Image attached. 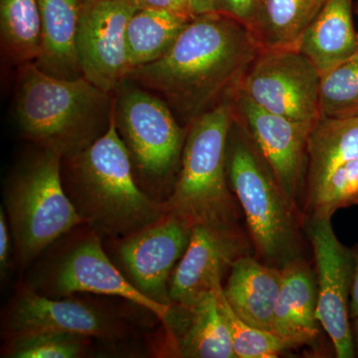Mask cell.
Returning a JSON list of instances; mask_svg holds the SVG:
<instances>
[{"mask_svg":"<svg viewBox=\"0 0 358 358\" xmlns=\"http://www.w3.org/2000/svg\"><path fill=\"white\" fill-rule=\"evenodd\" d=\"M215 291L237 358L277 357L279 353L288 348L275 334L257 329L242 320L228 303L222 285H219Z\"/></svg>","mask_w":358,"mask_h":358,"instance_id":"484cf974","label":"cell"},{"mask_svg":"<svg viewBox=\"0 0 358 358\" xmlns=\"http://www.w3.org/2000/svg\"><path fill=\"white\" fill-rule=\"evenodd\" d=\"M248 138L242 124L233 120L226 154L227 176L243 209L257 253L268 265L284 268L298 259L296 206Z\"/></svg>","mask_w":358,"mask_h":358,"instance_id":"5b68a950","label":"cell"},{"mask_svg":"<svg viewBox=\"0 0 358 358\" xmlns=\"http://www.w3.org/2000/svg\"><path fill=\"white\" fill-rule=\"evenodd\" d=\"M308 197L312 215L333 216L339 208L358 204V159L339 166L308 192Z\"/></svg>","mask_w":358,"mask_h":358,"instance_id":"4316f807","label":"cell"},{"mask_svg":"<svg viewBox=\"0 0 358 358\" xmlns=\"http://www.w3.org/2000/svg\"><path fill=\"white\" fill-rule=\"evenodd\" d=\"M188 22L189 20L167 11L138 9L127 28L129 69L150 64L162 58Z\"/></svg>","mask_w":358,"mask_h":358,"instance_id":"603a6c76","label":"cell"},{"mask_svg":"<svg viewBox=\"0 0 358 358\" xmlns=\"http://www.w3.org/2000/svg\"><path fill=\"white\" fill-rule=\"evenodd\" d=\"M13 336L37 333L76 334L88 338H117L121 322L102 308L75 300H51L22 289L6 317Z\"/></svg>","mask_w":358,"mask_h":358,"instance_id":"9a60e30c","label":"cell"},{"mask_svg":"<svg viewBox=\"0 0 358 358\" xmlns=\"http://www.w3.org/2000/svg\"><path fill=\"white\" fill-rule=\"evenodd\" d=\"M96 1H100V0H82V3H83L84 7L87 6H90V4L95 3Z\"/></svg>","mask_w":358,"mask_h":358,"instance_id":"e575fe53","label":"cell"},{"mask_svg":"<svg viewBox=\"0 0 358 358\" xmlns=\"http://www.w3.org/2000/svg\"><path fill=\"white\" fill-rule=\"evenodd\" d=\"M353 320H355V324H353L352 329L353 341H355V355H357L358 353V317Z\"/></svg>","mask_w":358,"mask_h":358,"instance_id":"d6a6232c","label":"cell"},{"mask_svg":"<svg viewBox=\"0 0 358 358\" xmlns=\"http://www.w3.org/2000/svg\"><path fill=\"white\" fill-rule=\"evenodd\" d=\"M64 159L70 171L69 197L96 232L122 239L166 213L164 204L148 196L134 179L131 155L115 126L114 106L107 131Z\"/></svg>","mask_w":358,"mask_h":358,"instance_id":"7a4b0ae2","label":"cell"},{"mask_svg":"<svg viewBox=\"0 0 358 358\" xmlns=\"http://www.w3.org/2000/svg\"><path fill=\"white\" fill-rule=\"evenodd\" d=\"M322 75L298 50L260 51L239 88L259 107L292 121L320 117Z\"/></svg>","mask_w":358,"mask_h":358,"instance_id":"ba28073f","label":"cell"},{"mask_svg":"<svg viewBox=\"0 0 358 358\" xmlns=\"http://www.w3.org/2000/svg\"><path fill=\"white\" fill-rule=\"evenodd\" d=\"M52 291L57 296L91 293L117 296L154 313L166 322L173 306L150 300L129 281L110 260L96 236H90L73 247L52 275Z\"/></svg>","mask_w":358,"mask_h":358,"instance_id":"5bb4252c","label":"cell"},{"mask_svg":"<svg viewBox=\"0 0 358 358\" xmlns=\"http://www.w3.org/2000/svg\"><path fill=\"white\" fill-rule=\"evenodd\" d=\"M260 51L243 23L200 14L162 58L131 70L127 80L155 92L190 122L233 96Z\"/></svg>","mask_w":358,"mask_h":358,"instance_id":"6da1fadb","label":"cell"},{"mask_svg":"<svg viewBox=\"0 0 358 358\" xmlns=\"http://www.w3.org/2000/svg\"><path fill=\"white\" fill-rule=\"evenodd\" d=\"M8 357L13 358H76L90 338L76 334L37 333L13 336Z\"/></svg>","mask_w":358,"mask_h":358,"instance_id":"83f0119b","label":"cell"},{"mask_svg":"<svg viewBox=\"0 0 358 358\" xmlns=\"http://www.w3.org/2000/svg\"><path fill=\"white\" fill-rule=\"evenodd\" d=\"M357 54L358 55V33H357Z\"/></svg>","mask_w":358,"mask_h":358,"instance_id":"d590c367","label":"cell"},{"mask_svg":"<svg viewBox=\"0 0 358 358\" xmlns=\"http://www.w3.org/2000/svg\"><path fill=\"white\" fill-rule=\"evenodd\" d=\"M327 0H258L247 23L261 51L296 50Z\"/></svg>","mask_w":358,"mask_h":358,"instance_id":"ffe728a7","label":"cell"},{"mask_svg":"<svg viewBox=\"0 0 358 358\" xmlns=\"http://www.w3.org/2000/svg\"><path fill=\"white\" fill-rule=\"evenodd\" d=\"M134 2L138 9L167 11L189 21L203 14L197 0H134Z\"/></svg>","mask_w":358,"mask_h":358,"instance_id":"f1b7e54d","label":"cell"},{"mask_svg":"<svg viewBox=\"0 0 358 358\" xmlns=\"http://www.w3.org/2000/svg\"><path fill=\"white\" fill-rule=\"evenodd\" d=\"M331 216L315 214L310 234L317 274V319L333 343L338 358L355 357L350 303L355 253L338 241Z\"/></svg>","mask_w":358,"mask_h":358,"instance_id":"9c48e42d","label":"cell"},{"mask_svg":"<svg viewBox=\"0 0 358 358\" xmlns=\"http://www.w3.org/2000/svg\"><path fill=\"white\" fill-rule=\"evenodd\" d=\"M113 94L84 76L62 79L40 69L35 63L22 68L15 100L20 131L62 159L89 147L109 127Z\"/></svg>","mask_w":358,"mask_h":358,"instance_id":"3957f363","label":"cell"},{"mask_svg":"<svg viewBox=\"0 0 358 358\" xmlns=\"http://www.w3.org/2000/svg\"><path fill=\"white\" fill-rule=\"evenodd\" d=\"M192 225L164 213L117 246V258L124 275L138 291L160 305L171 307L169 281L189 243Z\"/></svg>","mask_w":358,"mask_h":358,"instance_id":"8fae6325","label":"cell"},{"mask_svg":"<svg viewBox=\"0 0 358 358\" xmlns=\"http://www.w3.org/2000/svg\"><path fill=\"white\" fill-rule=\"evenodd\" d=\"M61 160L60 155L44 150L16 176L7 192L6 209L21 262H30L85 223L66 192Z\"/></svg>","mask_w":358,"mask_h":358,"instance_id":"8992f818","label":"cell"},{"mask_svg":"<svg viewBox=\"0 0 358 358\" xmlns=\"http://www.w3.org/2000/svg\"><path fill=\"white\" fill-rule=\"evenodd\" d=\"M114 117L131 160L152 180L166 178L182 155L185 136L160 96L127 81L115 90Z\"/></svg>","mask_w":358,"mask_h":358,"instance_id":"52a82bcc","label":"cell"},{"mask_svg":"<svg viewBox=\"0 0 358 358\" xmlns=\"http://www.w3.org/2000/svg\"><path fill=\"white\" fill-rule=\"evenodd\" d=\"M182 308L187 317L183 319V331L174 338L179 357L237 358L216 291L204 294L193 305Z\"/></svg>","mask_w":358,"mask_h":358,"instance_id":"44dd1931","label":"cell"},{"mask_svg":"<svg viewBox=\"0 0 358 358\" xmlns=\"http://www.w3.org/2000/svg\"><path fill=\"white\" fill-rule=\"evenodd\" d=\"M320 117H358V55L329 71L320 80Z\"/></svg>","mask_w":358,"mask_h":358,"instance_id":"d4e9b609","label":"cell"},{"mask_svg":"<svg viewBox=\"0 0 358 358\" xmlns=\"http://www.w3.org/2000/svg\"><path fill=\"white\" fill-rule=\"evenodd\" d=\"M41 15V54L35 64L52 76H83L77 52L82 0H37Z\"/></svg>","mask_w":358,"mask_h":358,"instance_id":"ac0fdd59","label":"cell"},{"mask_svg":"<svg viewBox=\"0 0 358 358\" xmlns=\"http://www.w3.org/2000/svg\"><path fill=\"white\" fill-rule=\"evenodd\" d=\"M353 253H355V273H353L352 294H350V319L358 317V250Z\"/></svg>","mask_w":358,"mask_h":358,"instance_id":"1f68e13d","label":"cell"},{"mask_svg":"<svg viewBox=\"0 0 358 358\" xmlns=\"http://www.w3.org/2000/svg\"><path fill=\"white\" fill-rule=\"evenodd\" d=\"M244 256V242L232 223H196L189 243L169 281L173 305H193L215 291L224 273Z\"/></svg>","mask_w":358,"mask_h":358,"instance_id":"4fadbf2b","label":"cell"},{"mask_svg":"<svg viewBox=\"0 0 358 358\" xmlns=\"http://www.w3.org/2000/svg\"><path fill=\"white\" fill-rule=\"evenodd\" d=\"M282 280V268L244 255L231 267L223 293L242 320L257 329L273 333Z\"/></svg>","mask_w":358,"mask_h":358,"instance_id":"2e32d148","label":"cell"},{"mask_svg":"<svg viewBox=\"0 0 358 358\" xmlns=\"http://www.w3.org/2000/svg\"><path fill=\"white\" fill-rule=\"evenodd\" d=\"M9 256H10V235H9L8 226L6 213L3 208L0 209V268L1 275H6L9 265Z\"/></svg>","mask_w":358,"mask_h":358,"instance_id":"4dcf8cb0","label":"cell"},{"mask_svg":"<svg viewBox=\"0 0 358 358\" xmlns=\"http://www.w3.org/2000/svg\"><path fill=\"white\" fill-rule=\"evenodd\" d=\"M317 289L313 274L298 258L282 268L273 333L288 348L308 345L317 338Z\"/></svg>","mask_w":358,"mask_h":358,"instance_id":"e0dca14e","label":"cell"},{"mask_svg":"<svg viewBox=\"0 0 358 358\" xmlns=\"http://www.w3.org/2000/svg\"><path fill=\"white\" fill-rule=\"evenodd\" d=\"M238 121L244 122L275 182L296 206L310 129L315 122L292 121L257 106L241 89L232 96Z\"/></svg>","mask_w":358,"mask_h":358,"instance_id":"7c38bea8","label":"cell"},{"mask_svg":"<svg viewBox=\"0 0 358 358\" xmlns=\"http://www.w3.org/2000/svg\"><path fill=\"white\" fill-rule=\"evenodd\" d=\"M234 120L232 96L189 122L181 155L180 173L166 213L196 223H234L227 185L228 136Z\"/></svg>","mask_w":358,"mask_h":358,"instance_id":"277c9868","label":"cell"},{"mask_svg":"<svg viewBox=\"0 0 358 358\" xmlns=\"http://www.w3.org/2000/svg\"><path fill=\"white\" fill-rule=\"evenodd\" d=\"M257 1L258 0H211V11L229 16L246 26Z\"/></svg>","mask_w":358,"mask_h":358,"instance_id":"f546056e","label":"cell"},{"mask_svg":"<svg viewBox=\"0 0 358 358\" xmlns=\"http://www.w3.org/2000/svg\"><path fill=\"white\" fill-rule=\"evenodd\" d=\"M296 50L312 61L322 76L353 57L357 33L352 22V0H327Z\"/></svg>","mask_w":358,"mask_h":358,"instance_id":"d6986e66","label":"cell"},{"mask_svg":"<svg viewBox=\"0 0 358 358\" xmlns=\"http://www.w3.org/2000/svg\"><path fill=\"white\" fill-rule=\"evenodd\" d=\"M134 0H100L85 6L77 33L82 74L114 94L129 73L127 28L138 10Z\"/></svg>","mask_w":358,"mask_h":358,"instance_id":"30bf717a","label":"cell"},{"mask_svg":"<svg viewBox=\"0 0 358 358\" xmlns=\"http://www.w3.org/2000/svg\"><path fill=\"white\" fill-rule=\"evenodd\" d=\"M197 1H199L202 13H212L211 0H197Z\"/></svg>","mask_w":358,"mask_h":358,"instance_id":"836d02e7","label":"cell"},{"mask_svg":"<svg viewBox=\"0 0 358 358\" xmlns=\"http://www.w3.org/2000/svg\"><path fill=\"white\" fill-rule=\"evenodd\" d=\"M307 155L310 192L339 166L358 159V117H319L308 136Z\"/></svg>","mask_w":358,"mask_h":358,"instance_id":"7402d4cb","label":"cell"},{"mask_svg":"<svg viewBox=\"0 0 358 358\" xmlns=\"http://www.w3.org/2000/svg\"><path fill=\"white\" fill-rule=\"evenodd\" d=\"M2 49L20 64L35 63L42 48L41 15L37 0H0Z\"/></svg>","mask_w":358,"mask_h":358,"instance_id":"cb8c5ba5","label":"cell"}]
</instances>
